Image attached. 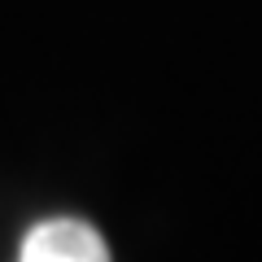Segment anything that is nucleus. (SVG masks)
Here are the masks:
<instances>
[{"instance_id": "nucleus-1", "label": "nucleus", "mask_w": 262, "mask_h": 262, "mask_svg": "<svg viewBox=\"0 0 262 262\" xmlns=\"http://www.w3.org/2000/svg\"><path fill=\"white\" fill-rule=\"evenodd\" d=\"M18 262H110V245L83 219H44L22 236Z\"/></svg>"}]
</instances>
